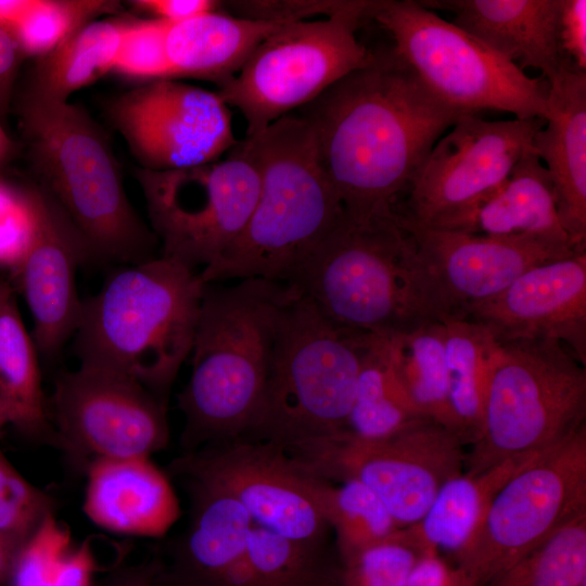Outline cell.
Masks as SVG:
<instances>
[{
  "label": "cell",
  "instance_id": "22",
  "mask_svg": "<svg viewBox=\"0 0 586 586\" xmlns=\"http://www.w3.org/2000/svg\"><path fill=\"white\" fill-rule=\"evenodd\" d=\"M86 472L82 510L101 530L162 537L180 518V502L170 479L151 457L95 459Z\"/></svg>",
  "mask_w": 586,
  "mask_h": 586
},
{
  "label": "cell",
  "instance_id": "11",
  "mask_svg": "<svg viewBox=\"0 0 586 586\" xmlns=\"http://www.w3.org/2000/svg\"><path fill=\"white\" fill-rule=\"evenodd\" d=\"M136 176L161 256L193 270L213 265L235 242L259 192V173L243 141L225 158L180 169L139 168Z\"/></svg>",
  "mask_w": 586,
  "mask_h": 586
},
{
  "label": "cell",
  "instance_id": "34",
  "mask_svg": "<svg viewBox=\"0 0 586 586\" xmlns=\"http://www.w3.org/2000/svg\"><path fill=\"white\" fill-rule=\"evenodd\" d=\"M246 558L254 586H328L340 581L329 545H311L253 524Z\"/></svg>",
  "mask_w": 586,
  "mask_h": 586
},
{
  "label": "cell",
  "instance_id": "41",
  "mask_svg": "<svg viewBox=\"0 0 586 586\" xmlns=\"http://www.w3.org/2000/svg\"><path fill=\"white\" fill-rule=\"evenodd\" d=\"M31 229L28 188L21 189L0 180V268L17 271Z\"/></svg>",
  "mask_w": 586,
  "mask_h": 586
},
{
  "label": "cell",
  "instance_id": "29",
  "mask_svg": "<svg viewBox=\"0 0 586 586\" xmlns=\"http://www.w3.org/2000/svg\"><path fill=\"white\" fill-rule=\"evenodd\" d=\"M382 336L390 361L417 410L456 434L448 403L443 322L428 320Z\"/></svg>",
  "mask_w": 586,
  "mask_h": 586
},
{
  "label": "cell",
  "instance_id": "1",
  "mask_svg": "<svg viewBox=\"0 0 586 586\" xmlns=\"http://www.w3.org/2000/svg\"><path fill=\"white\" fill-rule=\"evenodd\" d=\"M297 110L311 128L343 213L388 214L462 113L435 98L390 51Z\"/></svg>",
  "mask_w": 586,
  "mask_h": 586
},
{
  "label": "cell",
  "instance_id": "46",
  "mask_svg": "<svg viewBox=\"0 0 586 586\" xmlns=\"http://www.w3.org/2000/svg\"><path fill=\"white\" fill-rule=\"evenodd\" d=\"M23 55L12 35L0 26V114L11 100L13 84Z\"/></svg>",
  "mask_w": 586,
  "mask_h": 586
},
{
  "label": "cell",
  "instance_id": "47",
  "mask_svg": "<svg viewBox=\"0 0 586 586\" xmlns=\"http://www.w3.org/2000/svg\"><path fill=\"white\" fill-rule=\"evenodd\" d=\"M37 0H0V26L11 31L33 10Z\"/></svg>",
  "mask_w": 586,
  "mask_h": 586
},
{
  "label": "cell",
  "instance_id": "19",
  "mask_svg": "<svg viewBox=\"0 0 586 586\" xmlns=\"http://www.w3.org/2000/svg\"><path fill=\"white\" fill-rule=\"evenodd\" d=\"M28 195L30 237L14 277L33 316L37 352L48 360L76 331L82 308L76 272L90 255L78 231L41 188H28Z\"/></svg>",
  "mask_w": 586,
  "mask_h": 586
},
{
  "label": "cell",
  "instance_id": "42",
  "mask_svg": "<svg viewBox=\"0 0 586 586\" xmlns=\"http://www.w3.org/2000/svg\"><path fill=\"white\" fill-rule=\"evenodd\" d=\"M354 0H276L221 2L229 14L277 24L308 21L316 15L331 17L353 4Z\"/></svg>",
  "mask_w": 586,
  "mask_h": 586
},
{
  "label": "cell",
  "instance_id": "10",
  "mask_svg": "<svg viewBox=\"0 0 586 586\" xmlns=\"http://www.w3.org/2000/svg\"><path fill=\"white\" fill-rule=\"evenodd\" d=\"M371 0L319 21L281 25L217 91L246 122V136L310 103L349 73L375 59L357 38Z\"/></svg>",
  "mask_w": 586,
  "mask_h": 586
},
{
  "label": "cell",
  "instance_id": "38",
  "mask_svg": "<svg viewBox=\"0 0 586 586\" xmlns=\"http://www.w3.org/2000/svg\"><path fill=\"white\" fill-rule=\"evenodd\" d=\"M410 526L396 530L340 563L341 586H406L426 552Z\"/></svg>",
  "mask_w": 586,
  "mask_h": 586
},
{
  "label": "cell",
  "instance_id": "51",
  "mask_svg": "<svg viewBox=\"0 0 586 586\" xmlns=\"http://www.w3.org/2000/svg\"><path fill=\"white\" fill-rule=\"evenodd\" d=\"M12 150V142L0 125V162H2Z\"/></svg>",
  "mask_w": 586,
  "mask_h": 586
},
{
  "label": "cell",
  "instance_id": "37",
  "mask_svg": "<svg viewBox=\"0 0 586 586\" xmlns=\"http://www.w3.org/2000/svg\"><path fill=\"white\" fill-rule=\"evenodd\" d=\"M119 9L112 0H37L11 35L23 56L40 59L86 24Z\"/></svg>",
  "mask_w": 586,
  "mask_h": 586
},
{
  "label": "cell",
  "instance_id": "44",
  "mask_svg": "<svg viewBox=\"0 0 586 586\" xmlns=\"http://www.w3.org/2000/svg\"><path fill=\"white\" fill-rule=\"evenodd\" d=\"M406 586H473L462 569L435 551H426L415 565Z\"/></svg>",
  "mask_w": 586,
  "mask_h": 586
},
{
  "label": "cell",
  "instance_id": "49",
  "mask_svg": "<svg viewBox=\"0 0 586 586\" xmlns=\"http://www.w3.org/2000/svg\"><path fill=\"white\" fill-rule=\"evenodd\" d=\"M17 550L0 534V586H8Z\"/></svg>",
  "mask_w": 586,
  "mask_h": 586
},
{
  "label": "cell",
  "instance_id": "43",
  "mask_svg": "<svg viewBox=\"0 0 586 586\" xmlns=\"http://www.w3.org/2000/svg\"><path fill=\"white\" fill-rule=\"evenodd\" d=\"M557 41L563 68L586 74V0H560Z\"/></svg>",
  "mask_w": 586,
  "mask_h": 586
},
{
  "label": "cell",
  "instance_id": "21",
  "mask_svg": "<svg viewBox=\"0 0 586 586\" xmlns=\"http://www.w3.org/2000/svg\"><path fill=\"white\" fill-rule=\"evenodd\" d=\"M179 479L190 499L188 522L157 575L163 586H227L246 551L254 522L224 489L186 475Z\"/></svg>",
  "mask_w": 586,
  "mask_h": 586
},
{
  "label": "cell",
  "instance_id": "26",
  "mask_svg": "<svg viewBox=\"0 0 586 586\" xmlns=\"http://www.w3.org/2000/svg\"><path fill=\"white\" fill-rule=\"evenodd\" d=\"M281 25L235 16L220 9L170 24L166 52L171 78H202L220 87Z\"/></svg>",
  "mask_w": 586,
  "mask_h": 586
},
{
  "label": "cell",
  "instance_id": "40",
  "mask_svg": "<svg viewBox=\"0 0 586 586\" xmlns=\"http://www.w3.org/2000/svg\"><path fill=\"white\" fill-rule=\"evenodd\" d=\"M169 23L157 18L130 20L122 35L113 71L135 78H171L166 52Z\"/></svg>",
  "mask_w": 586,
  "mask_h": 586
},
{
  "label": "cell",
  "instance_id": "36",
  "mask_svg": "<svg viewBox=\"0 0 586 586\" xmlns=\"http://www.w3.org/2000/svg\"><path fill=\"white\" fill-rule=\"evenodd\" d=\"M586 511L502 570L485 586H585Z\"/></svg>",
  "mask_w": 586,
  "mask_h": 586
},
{
  "label": "cell",
  "instance_id": "24",
  "mask_svg": "<svg viewBox=\"0 0 586 586\" xmlns=\"http://www.w3.org/2000/svg\"><path fill=\"white\" fill-rule=\"evenodd\" d=\"M454 14V24L492 51L542 73L547 82L563 69L557 41L560 0H419Z\"/></svg>",
  "mask_w": 586,
  "mask_h": 586
},
{
  "label": "cell",
  "instance_id": "3",
  "mask_svg": "<svg viewBox=\"0 0 586 586\" xmlns=\"http://www.w3.org/2000/svg\"><path fill=\"white\" fill-rule=\"evenodd\" d=\"M205 283L160 256L114 271L82 301L73 335L80 365L130 378L167 405L190 355Z\"/></svg>",
  "mask_w": 586,
  "mask_h": 586
},
{
  "label": "cell",
  "instance_id": "54",
  "mask_svg": "<svg viewBox=\"0 0 586 586\" xmlns=\"http://www.w3.org/2000/svg\"><path fill=\"white\" fill-rule=\"evenodd\" d=\"M586 586V585H585Z\"/></svg>",
  "mask_w": 586,
  "mask_h": 586
},
{
  "label": "cell",
  "instance_id": "52",
  "mask_svg": "<svg viewBox=\"0 0 586 586\" xmlns=\"http://www.w3.org/2000/svg\"><path fill=\"white\" fill-rule=\"evenodd\" d=\"M14 295L13 285L10 281L0 279V308Z\"/></svg>",
  "mask_w": 586,
  "mask_h": 586
},
{
  "label": "cell",
  "instance_id": "18",
  "mask_svg": "<svg viewBox=\"0 0 586 586\" xmlns=\"http://www.w3.org/2000/svg\"><path fill=\"white\" fill-rule=\"evenodd\" d=\"M393 217L416 245L438 297L443 320L463 319L470 309L498 295L526 270L577 253L527 238L434 229L394 213Z\"/></svg>",
  "mask_w": 586,
  "mask_h": 586
},
{
  "label": "cell",
  "instance_id": "30",
  "mask_svg": "<svg viewBox=\"0 0 586 586\" xmlns=\"http://www.w3.org/2000/svg\"><path fill=\"white\" fill-rule=\"evenodd\" d=\"M442 322L450 413L457 436L468 446L479 431L485 379L498 343L477 322L457 318Z\"/></svg>",
  "mask_w": 586,
  "mask_h": 586
},
{
  "label": "cell",
  "instance_id": "20",
  "mask_svg": "<svg viewBox=\"0 0 586 586\" xmlns=\"http://www.w3.org/2000/svg\"><path fill=\"white\" fill-rule=\"evenodd\" d=\"M463 319L497 343L551 340L586 365V252L537 265Z\"/></svg>",
  "mask_w": 586,
  "mask_h": 586
},
{
  "label": "cell",
  "instance_id": "45",
  "mask_svg": "<svg viewBox=\"0 0 586 586\" xmlns=\"http://www.w3.org/2000/svg\"><path fill=\"white\" fill-rule=\"evenodd\" d=\"M132 5L152 18L177 24L207 12L219 10L221 2L213 0H137Z\"/></svg>",
  "mask_w": 586,
  "mask_h": 586
},
{
  "label": "cell",
  "instance_id": "6",
  "mask_svg": "<svg viewBox=\"0 0 586 586\" xmlns=\"http://www.w3.org/2000/svg\"><path fill=\"white\" fill-rule=\"evenodd\" d=\"M20 118L41 189L78 231L90 260L154 258L157 239L135 213L111 144L87 112L26 92Z\"/></svg>",
  "mask_w": 586,
  "mask_h": 586
},
{
  "label": "cell",
  "instance_id": "50",
  "mask_svg": "<svg viewBox=\"0 0 586 586\" xmlns=\"http://www.w3.org/2000/svg\"><path fill=\"white\" fill-rule=\"evenodd\" d=\"M8 424H14V417L9 406L0 397V430Z\"/></svg>",
  "mask_w": 586,
  "mask_h": 586
},
{
  "label": "cell",
  "instance_id": "17",
  "mask_svg": "<svg viewBox=\"0 0 586 586\" xmlns=\"http://www.w3.org/2000/svg\"><path fill=\"white\" fill-rule=\"evenodd\" d=\"M107 113L142 167L170 170L219 160L238 142L218 92L174 78L152 80L113 100Z\"/></svg>",
  "mask_w": 586,
  "mask_h": 586
},
{
  "label": "cell",
  "instance_id": "13",
  "mask_svg": "<svg viewBox=\"0 0 586 586\" xmlns=\"http://www.w3.org/2000/svg\"><path fill=\"white\" fill-rule=\"evenodd\" d=\"M464 447L447 428L423 417L381 440L345 431L286 451L330 482L365 484L405 527L417 523L441 486L464 470Z\"/></svg>",
  "mask_w": 586,
  "mask_h": 586
},
{
  "label": "cell",
  "instance_id": "16",
  "mask_svg": "<svg viewBox=\"0 0 586 586\" xmlns=\"http://www.w3.org/2000/svg\"><path fill=\"white\" fill-rule=\"evenodd\" d=\"M544 124V117L489 122L460 115L415 176L405 211L393 213L432 227L469 207L509 176Z\"/></svg>",
  "mask_w": 586,
  "mask_h": 586
},
{
  "label": "cell",
  "instance_id": "27",
  "mask_svg": "<svg viewBox=\"0 0 586 586\" xmlns=\"http://www.w3.org/2000/svg\"><path fill=\"white\" fill-rule=\"evenodd\" d=\"M536 456L508 459L482 472L463 470L441 486L421 519L409 526L425 549L454 560L473 539L499 488Z\"/></svg>",
  "mask_w": 586,
  "mask_h": 586
},
{
  "label": "cell",
  "instance_id": "25",
  "mask_svg": "<svg viewBox=\"0 0 586 586\" xmlns=\"http://www.w3.org/2000/svg\"><path fill=\"white\" fill-rule=\"evenodd\" d=\"M430 228L527 238L574 250L558 216L551 178L533 146L495 189Z\"/></svg>",
  "mask_w": 586,
  "mask_h": 586
},
{
  "label": "cell",
  "instance_id": "32",
  "mask_svg": "<svg viewBox=\"0 0 586 586\" xmlns=\"http://www.w3.org/2000/svg\"><path fill=\"white\" fill-rule=\"evenodd\" d=\"M37 354L13 295L0 308V397L11 409L15 425L49 434Z\"/></svg>",
  "mask_w": 586,
  "mask_h": 586
},
{
  "label": "cell",
  "instance_id": "15",
  "mask_svg": "<svg viewBox=\"0 0 586 586\" xmlns=\"http://www.w3.org/2000/svg\"><path fill=\"white\" fill-rule=\"evenodd\" d=\"M166 411L139 382L86 366L60 372L51 397L54 440L84 468L95 459L151 457L164 449Z\"/></svg>",
  "mask_w": 586,
  "mask_h": 586
},
{
  "label": "cell",
  "instance_id": "9",
  "mask_svg": "<svg viewBox=\"0 0 586 586\" xmlns=\"http://www.w3.org/2000/svg\"><path fill=\"white\" fill-rule=\"evenodd\" d=\"M392 39L388 50L441 102L462 114L493 110L545 117L548 84L527 76L453 22L415 0H371L367 22Z\"/></svg>",
  "mask_w": 586,
  "mask_h": 586
},
{
  "label": "cell",
  "instance_id": "12",
  "mask_svg": "<svg viewBox=\"0 0 586 586\" xmlns=\"http://www.w3.org/2000/svg\"><path fill=\"white\" fill-rule=\"evenodd\" d=\"M585 511L586 424L506 481L473 539L453 563L473 586H485Z\"/></svg>",
  "mask_w": 586,
  "mask_h": 586
},
{
  "label": "cell",
  "instance_id": "33",
  "mask_svg": "<svg viewBox=\"0 0 586 586\" xmlns=\"http://www.w3.org/2000/svg\"><path fill=\"white\" fill-rule=\"evenodd\" d=\"M95 571L92 545L74 543L53 511L18 549L8 586H91Z\"/></svg>",
  "mask_w": 586,
  "mask_h": 586
},
{
  "label": "cell",
  "instance_id": "2",
  "mask_svg": "<svg viewBox=\"0 0 586 586\" xmlns=\"http://www.w3.org/2000/svg\"><path fill=\"white\" fill-rule=\"evenodd\" d=\"M298 289L258 278L206 283L178 396L183 453L241 437L259 407L284 310Z\"/></svg>",
  "mask_w": 586,
  "mask_h": 586
},
{
  "label": "cell",
  "instance_id": "35",
  "mask_svg": "<svg viewBox=\"0 0 586 586\" xmlns=\"http://www.w3.org/2000/svg\"><path fill=\"white\" fill-rule=\"evenodd\" d=\"M326 480L318 492L321 513L335 534L339 562H343L400 528L383 501L368 486L346 480Z\"/></svg>",
  "mask_w": 586,
  "mask_h": 586
},
{
  "label": "cell",
  "instance_id": "31",
  "mask_svg": "<svg viewBox=\"0 0 586 586\" xmlns=\"http://www.w3.org/2000/svg\"><path fill=\"white\" fill-rule=\"evenodd\" d=\"M419 418L423 416L410 400L390 361L384 336L369 334L346 432L361 440H381Z\"/></svg>",
  "mask_w": 586,
  "mask_h": 586
},
{
  "label": "cell",
  "instance_id": "7",
  "mask_svg": "<svg viewBox=\"0 0 586 586\" xmlns=\"http://www.w3.org/2000/svg\"><path fill=\"white\" fill-rule=\"evenodd\" d=\"M369 334L336 326L298 290L284 310L259 407L239 438L289 450L345 432Z\"/></svg>",
  "mask_w": 586,
  "mask_h": 586
},
{
  "label": "cell",
  "instance_id": "53",
  "mask_svg": "<svg viewBox=\"0 0 586 586\" xmlns=\"http://www.w3.org/2000/svg\"><path fill=\"white\" fill-rule=\"evenodd\" d=\"M328 586H341V583H340V581H337V582L332 583V584H330V585H328Z\"/></svg>",
  "mask_w": 586,
  "mask_h": 586
},
{
  "label": "cell",
  "instance_id": "48",
  "mask_svg": "<svg viewBox=\"0 0 586 586\" xmlns=\"http://www.w3.org/2000/svg\"><path fill=\"white\" fill-rule=\"evenodd\" d=\"M157 571V562L152 561L151 563L126 572L125 575L116 581L114 586H154Z\"/></svg>",
  "mask_w": 586,
  "mask_h": 586
},
{
  "label": "cell",
  "instance_id": "14",
  "mask_svg": "<svg viewBox=\"0 0 586 586\" xmlns=\"http://www.w3.org/2000/svg\"><path fill=\"white\" fill-rule=\"evenodd\" d=\"M169 471L224 489L256 525L293 540L329 545L331 530L318 502L326 479L280 446L235 438L182 453Z\"/></svg>",
  "mask_w": 586,
  "mask_h": 586
},
{
  "label": "cell",
  "instance_id": "39",
  "mask_svg": "<svg viewBox=\"0 0 586 586\" xmlns=\"http://www.w3.org/2000/svg\"><path fill=\"white\" fill-rule=\"evenodd\" d=\"M50 512V497L28 482L0 449V534L18 551Z\"/></svg>",
  "mask_w": 586,
  "mask_h": 586
},
{
  "label": "cell",
  "instance_id": "28",
  "mask_svg": "<svg viewBox=\"0 0 586 586\" xmlns=\"http://www.w3.org/2000/svg\"><path fill=\"white\" fill-rule=\"evenodd\" d=\"M130 20H94L38 59L27 93L51 101L68 97L113 71L122 35Z\"/></svg>",
  "mask_w": 586,
  "mask_h": 586
},
{
  "label": "cell",
  "instance_id": "4",
  "mask_svg": "<svg viewBox=\"0 0 586 586\" xmlns=\"http://www.w3.org/2000/svg\"><path fill=\"white\" fill-rule=\"evenodd\" d=\"M294 284L336 326L390 335L443 320L432 281L393 212L344 213L297 267Z\"/></svg>",
  "mask_w": 586,
  "mask_h": 586
},
{
  "label": "cell",
  "instance_id": "8",
  "mask_svg": "<svg viewBox=\"0 0 586 586\" xmlns=\"http://www.w3.org/2000/svg\"><path fill=\"white\" fill-rule=\"evenodd\" d=\"M586 369L561 343H498L487 370L477 434L464 471L534 457L585 424Z\"/></svg>",
  "mask_w": 586,
  "mask_h": 586
},
{
  "label": "cell",
  "instance_id": "23",
  "mask_svg": "<svg viewBox=\"0 0 586 586\" xmlns=\"http://www.w3.org/2000/svg\"><path fill=\"white\" fill-rule=\"evenodd\" d=\"M547 84L545 124L532 146L551 178L571 246L586 252V74L563 68Z\"/></svg>",
  "mask_w": 586,
  "mask_h": 586
},
{
  "label": "cell",
  "instance_id": "5",
  "mask_svg": "<svg viewBox=\"0 0 586 586\" xmlns=\"http://www.w3.org/2000/svg\"><path fill=\"white\" fill-rule=\"evenodd\" d=\"M242 141L259 173L258 198L240 237L200 275L205 284L250 278L288 282L343 207L313 130L296 113Z\"/></svg>",
  "mask_w": 586,
  "mask_h": 586
}]
</instances>
